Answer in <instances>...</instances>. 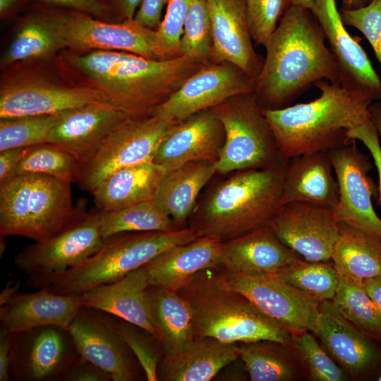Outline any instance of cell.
Returning <instances> with one entry per match:
<instances>
[{
	"label": "cell",
	"mask_w": 381,
	"mask_h": 381,
	"mask_svg": "<svg viewBox=\"0 0 381 381\" xmlns=\"http://www.w3.org/2000/svg\"><path fill=\"white\" fill-rule=\"evenodd\" d=\"M18 282L8 283L0 294V306L7 303L18 292Z\"/></svg>",
	"instance_id": "cell-56"
},
{
	"label": "cell",
	"mask_w": 381,
	"mask_h": 381,
	"mask_svg": "<svg viewBox=\"0 0 381 381\" xmlns=\"http://www.w3.org/2000/svg\"><path fill=\"white\" fill-rule=\"evenodd\" d=\"M313 12L321 26L337 61L339 84L363 93L373 101L381 99V78L367 53L345 28L335 0H315Z\"/></svg>",
	"instance_id": "cell-20"
},
{
	"label": "cell",
	"mask_w": 381,
	"mask_h": 381,
	"mask_svg": "<svg viewBox=\"0 0 381 381\" xmlns=\"http://www.w3.org/2000/svg\"><path fill=\"white\" fill-rule=\"evenodd\" d=\"M164 174L153 162L119 169L92 193L95 207L109 212L153 200Z\"/></svg>",
	"instance_id": "cell-31"
},
{
	"label": "cell",
	"mask_w": 381,
	"mask_h": 381,
	"mask_svg": "<svg viewBox=\"0 0 381 381\" xmlns=\"http://www.w3.org/2000/svg\"><path fill=\"white\" fill-rule=\"evenodd\" d=\"M212 25L211 59L231 64L256 80L264 59L253 45L246 0H206Z\"/></svg>",
	"instance_id": "cell-21"
},
{
	"label": "cell",
	"mask_w": 381,
	"mask_h": 381,
	"mask_svg": "<svg viewBox=\"0 0 381 381\" xmlns=\"http://www.w3.org/2000/svg\"><path fill=\"white\" fill-rule=\"evenodd\" d=\"M215 173L214 163L208 161L181 165L163 175L153 201L178 226L192 214L200 192Z\"/></svg>",
	"instance_id": "cell-32"
},
{
	"label": "cell",
	"mask_w": 381,
	"mask_h": 381,
	"mask_svg": "<svg viewBox=\"0 0 381 381\" xmlns=\"http://www.w3.org/2000/svg\"><path fill=\"white\" fill-rule=\"evenodd\" d=\"M330 261L309 262L301 258L275 279L320 302L332 301L338 283V274Z\"/></svg>",
	"instance_id": "cell-39"
},
{
	"label": "cell",
	"mask_w": 381,
	"mask_h": 381,
	"mask_svg": "<svg viewBox=\"0 0 381 381\" xmlns=\"http://www.w3.org/2000/svg\"><path fill=\"white\" fill-rule=\"evenodd\" d=\"M372 0H341L343 9H356L368 5Z\"/></svg>",
	"instance_id": "cell-58"
},
{
	"label": "cell",
	"mask_w": 381,
	"mask_h": 381,
	"mask_svg": "<svg viewBox=\"0 0 381 381\" xmlns=\"http://www.w3.org/2000/svg\"><path fill=\"white\" fill-rule=\"evenodd\" d=\"M193 0H169L165 15L155 30L154 52L157 59L181 56V39Z\"/></svg>",
	"instance_id": "cell-44"
},
{
	"label": "cell",
	"mask_w": 381,
	"mask_h": 381,
	"mask_svg": "<svg viewBox=\"0 0 381 381\" xmlns=\"http://www.w3.org/2000/svg\"><path fill=\"white\" fill-rule=\"evenodd\" d=\"M332 358L353 380L381 373V347L337 310L332 301L320 302L313 332Z\"/></svg>",
	"instance_id": "cell-18"
},
{
	"label": "cell",
	"mask_w": 381,
	"mask_h": 381,
	"mask_svg": "<svg viewBox=\"0 0 381 381\" xmlns=\"http://www.w3.org/2000/svg\"><path fill=\"white\" fill-rule=\"evenodd\" d=\"M325 40L310 10L289 8L264 44L266 56L253 91L262 109L289 107L321 80L339 83V66Z\"/></svg>",
	"instance_id": "cell-1"
},
{
	"label": "cell",
	"mask_w": 381,
	"mask_h": 381,
	"mask_svg": "<svg viewBox=\"0 0 381 381\" xmlns=\"http://www.w3.org/2000/svg\"><path fill=\"white\" fill-rule=\"evenodd\" d=\"M83 207L65 228L18 252L14 258L17 268L29 277L48 276L73 268L97 253L106 241L102 210L85 212Z\"/></svg>",
	"instance_id": "cell-10"
},
{
	"label": "cell",
	"mask_w": 381,
	"mask_h": 381,
	"mask_svg": "<svg viewBox=\"0 0 381 381\" xmlns=\"http://www.w3.org/2000/svg\"><path fill=\"white\" fill-rule=\"evenodd\" d=\"M82 306L81 295L58 294L41 288L32 293L18 292L1 306L0 321L11 332L45 325L68 329Z\"/></svg>",
	"instance_id": "cell-25"
},
{
	"label": "cell",
	"mask_w": 381,
	"mask_h": 381,
	"mask_svg": "<svg viewBox=\"0 0 381 381\" xmlns=\"http://www.w3.org/2000/svg\"><path fill=\"white\" fill-rule=\"evenodd\" d=\"M97 102H112L93 86L69 87L19 78L1 83L0 119L55 114Z\"/></svg>",
	"instance_id": "cell-17"
},
{
	"label": "cell",
	"mask_w": 381,
	"mask_h": 381,
	"mask_svg": "<svg viewBox=\"0 0 381 381\" xmlns=\"http://www.w3.org/2000/svg\"><path fill=\"white\" fill-rule=\"evenodd\" d=\"M169 0H143L134 20L143 26L156 30L162 21L164 6Z\"/></svg>",
	"instance_id": "cell-50"
},
{
	"label": "cell",
	"mask_w": 381,
	"mask_h": 381,
	"mask_svg": "<svg viewBox=\"0 0 381 381\" xmlns=\"http://www.w3.org/2000/svg\"><path fill=\"white\" fill-rule=\"evenodd\" d=\"M80 162L61 147L49 143L27 147L14 175L44 174L73 183L78 182Z\"/></svg>",
	"instance_id": "cell-38"
},
{
	"label": "cell",
	"mask_w": 381,
	"mask_h": 381,
	"mask_svg": "<svg viewBox=\"0 0 381 381\" xmlns=\"http://www.w3.org/2000/svg\"><path fill=\"white\" fill-rule=\"evenodd\" d=\"M64 380L112 381V378L107 372L78 356L71 367Z\"/></svg>",
	"instance_id": "cell-49"
},
{
	"label": "cell",
	"mask_w": 381,
	"mask_h": 381,
	"mask_svg": "<svg viewBox=\"0 0 381 381\" xmlns=\"http://www.w3.org/2000/svg\"><path fill=\"white\" fill-rule=\"evenodd\" d=\"M63 112L0 119V151L47 142Z\"/></svg>",
	"instance_id": "cell-41"
},
{
	"label": "cell",
	"mask_w": 381,
	"mask_h": 381,
	"mask_svg": "<svg viewBox=\"0 0 381 381\" xmlns=\"http://www.w3.org/2000/svg\"><path fill=\"white\" fill-rule=\"evenodd\" d=\"M178 293L191 309L194 338L210 337L228 344L258 340L290 344L292 334L284 325L222 284L214 269L196 273Z\"/></svg>",
	"instance_id": "cell-5"
},
{
	"label": "cell",
	"mask_w": 381,
	"mask_h": 381,
	"mask_svg": "<svg viewBox=\"0 0 381 381\" xmlns=\"http://www.w3.org/2000/svg\"><path fill=\"white\" fill-rule=\"evenodd\" d=\"M179 121L155 115L129 116L80 164L78 183L92 193L113 172L154 160L159 146Z\"/></svg>",
	"instance_id": "cell-9"
},
{
	"label": "cell",
	"mask_w": 381,
	"mask_h": 381,
	"mask_svg": "<svg viewBox=\"0 0 381 381\" xmlns=\"http://www.w3.org/2000/svg\"><path fill=\"white\" fill-rule=\"evenodd\" d=\"M66 13L42 8L26 16L1 56V66L47 58L67 47L62 35Z\"/></svg>",
	"instance_id": "cell-30"
},
{
	"label": "cell",
	"mask_w": 381,
	"mask_h": 381,
	"mask_svg": "<svg viewBox=\"0 0 381 381\" xmlns=\"http://www.w3.org/2000/svg\"><path fill=\"white\" fill-rule=\"evenodd\" d=\"M211 109L224 131L214 163L217 173L265 168L284 158L253 92L231 97Z\"/></svg>",
	"instance_id": "cell-8"
},
{
	"label": "cell",
	"mask_w": 381,
	"mask_h": 381,
	"mask_svg": "<svg viewBox=\"0 0 381 381\" xmlns=\"http://www.w3.org/2000/svg\"><path fill=\"white\" fill-rule=\"evenodd\" d=\"M320 91L313 101L279 109H262L284 158L316 152H329L348 143V131L367 122L368 96L343 87L338 83L321 80Z\"/></svg>",
	"instance_id": "cell-3"
},
{
	"label": "cell",
	"mask_w": 381,
	"mask_h": 381,
	"mask_svg": "<svg viewBox=\"0 0 381 381\" xmlns=\"http://www.w3.org/2000/svg\"><path fill=\"white\" fill-rule=\"evenodd\" d=\"M149 286L147 274L143 266L114 282L84 292L81 294L83 306L137 325L158 339L147 312L146 291Z\"/></svg>",
	"instance_id": "cell-29"
},
{
	"label": "cell",
	"mask_w": 381,
	"mask_h": 381,
	"mask_svg": "<svg viewBox=\"0 0 381 381\" xmlns=\"http://www.w3.org/2000/svg\"><path fill=\"white\" fill-rule=\"evenodd\" d=\"M78 356L68 330L61 327L11 332V375L16 380H64Z\"/></svg>",
	"instance_id": "cell-14"
},
{
	"label": "cell",
	"mask_w": 381,
	"mask_h": 381,
	"mask_svg": "<svg viewBox=\"0 0 381 381\" xmlns=\"http://www.w3.org/2000/svg\"><path fill=\"white\" fill-rule=\"evenodd\" d=\"M67 61L131 116L151 115L205 64L185 56L157 59L102 50L71 54Z\"/></svg>",
	"instance_id": "cell-2"
},
{
	"label": "cell",
	"mask_w": 381,
	"mask_h": 381,
	"mask_svg": "<svg viewBox=\"0 0 381 381\" xmlns=\"http://www.w3.org/2000/svg\"><path fill=\"white\" fill-rule=\"evenodd\" d=\"M344 25L359 30L371 45L381 66V0H372L356 9L340 8Z\"/></svg>",
	"instance_id": "cell-46"
},
{
	"label": "cell",
	"mask_w": 381,
	"mask_h": 381,
	"mask_svg": "<svg viewBox=\"0 0 381 381\" xmlns=\"http://www.w3.org/2000/svg\"><path fill=\"white\" fill-rule=\"evenodd\" d=\"M11 332L1 326L0 329V381L11 378Z\"/></svg>",
	"instance_id": "cell-52"
},
{
	"label": "cell",
	"mask_w": 381,
	"mask_h": 381,
	"mask_svg": "<svg viewBox=\"0 0 381 381\" xmlns=\"http://www.w3.org/2000/svg\"><path fill=\"white\" fill-rule=\"evenodd\" d=\"M365 290L381 314V274L363 280Z\"/></svg>",
	"instance_id": "cell-54"
},
{
	"label": "cell",
	"mask_w": 381,
	"mask_h": 381,
	"mask_svg": "<svg viewBox=\"0 0 381 381\" xmlns=\"http://www.w3.org/2000/svg\"><path fill=\"white\" fill-rule=\"evenodd\" d=\"M339 313L368 335L381 338V314L367 294L363 279L338 274L332 301Z\"/></svg>",
	"instance_id": "cell-36"
},
{
	"label": "cell",
	"mask_w": 381,
	"mask_h": 381,
	"mask_svg": "<svg viewBox=\"0 0 381 381\" xmlns=\"http://www.w3.org/2000/svg\"><path fill=\"white\" fill-rule=\"evenodd\" d=\"M71 183L44 174L13 176L0 183V234L40 241L76 216Z\"/></svg>",
	"instance_id": "cell-7"
},
{
	"label": "cell",
	"mask_w": 381,
	"mask_h": 381,
	"mask_svg": "<svg viewBox=\"0 0 381 381\" xmlns=\"http://www.w3.org/2000/svg\"><path fill=\"white\" fill-rule=\"evenodd\" d=\"M291 5L306 8L312 12H314L315 9V0H291Z\"/></svg>",
	"instance_id": "cell-59"
},
{
	"label": "cell",
	"mask_w": 381,
	"mask_h": 381,
	"mask_svg": "<svg viewBox=\"0 0 381 381\" xmlns=\"http://www.w3.org/2000/svg\"><path fill=\"white\" fill-rule=\"evenodd\" d=\"M278 238L302 259L331 260L339 236L333 209L308 202L284 204L269 224Z\"/></svg>",
	"instance_id": "cell-16"
},
{
	"label": "cell",
	"mask_w": 381,
	"mask_h": 381,
	"mask_svg": "<svg viewBox=\"0 0 381 381\" xmlns=\"http://www.w3.org/2000/svg\"><path fill=\"white\" fill-rule=\"evenodd\" d=\"M101 1H104V2H105V3L108 4H109V0H101Z\"/></svg>",
	"instance_id": "cell-61"
},
{
	"label": "cell",
	"mask_w": 381,
	"mask_h": 381,
	"mask_svg": "<svg viewBox=\"0 0 381 381\" xmlns=\"http://www.w3.org/2000/svg\"><path fill=\"white\" fill-rule=\"evenodd\" d=\"M301 258L267 225L222 242L220 266L249 276L275 278Z\"/></svg>",
	"instance_id": "cell-24"
},
{
	"label": "cell",
	"mask_w": 381,
	"mask_h": 381,
	"mask_svg": "<svg viewBox=\"0 0 381 381\" xmlns=\"http://www.w3.org/2000/svg\"><path fill=\"white\" fill-rule=\"evenodd\" d=\"M47 5L69 8L71 11L88 14L107 20L112 15L109 4L101 0H38Z\"/></svg>",
	"instance_id": "cell-48"
},
{
	"label": "cell",
	"mask_w": 381,
	"mask_h": 381,
	"mask_svg": "<svg viewBox=\"0 0 381 381\" xmlns=\"http://www.w3.org/2000/svg\"><path fill=\"white\" fill-rule=\"evenodd\" d=\"M255 85V80L231 64L207 62L157 106L152 114L180 122L231 97L253 92Z\"/></svg>",
	"instance_id": "cell-13"
},
{
	"label": "cell",
	"mask_w": 381,
	"mask_h": 381,
	"mask_svg": "<svg viewBox=\"0 0 381 381\" xmlns=\"http://www.w3.org/2000/svg\"><path fill=\"white\" fill-rule=\"evenodd\" d=\"M129 116L112 102L92 103L67 110L51 130L47 142L67 151L82 164Z\"/></svg>",
	"instance_id": "cell-22"
},
{
	"label": "cell",
	"mask_w": 381,
	"mask_h": 381,
	"mask_svg": "<svg viewBox=\"0 0 381 381\" xmlns=\"http://www.w3.org/2000/svg\"><path fill=\"white\" fill-rule=\"evenodd\" d=\"M200 236L201 234L193 226L169 231L121 233L106 239L97 253L78 266L59 274L28 277L27 282L58 294L81 295L123 277L172 246Z\"/></svg>",
	"instance_id": "cell-6"
},
{
	"label": "cell",
	"mask_w": 381,
	"mask_h": 381,
	"mask_svg": "<svg viewBox=\"0 0 381 381\" xmlns=\"http://www.w3.org/2000/svg\"><path fill=\"white\" fill-rule=\"evenodd\" d=\"M380 341H381V338H380Z\"/></svg>",
	"instance_id": "cell-62"
},
{
	"label": "cell",
	"mask_w": 381,
	"mask_h": 381,
	"mask_svg": "<svg viewBox=\"0 0 381 381\" xmlns=\"http://www.w3.org/2000/svg\"><path fill=\"white\" fill-rule=\"evenodd\" d=\"M238 358L236 344L210 337L194 338L179 350L163 354L157 368V380L209 381Z\"/></svg>",
	"instance_id": "cell-28"
},
{
	"label": "cell",
	"mask_w": 381,
	"mask_h": 381,
	"mask_svg": "<svg viewBox=\"0 0 381 381\" xmlns=\"http://www.w3.org/2000/svg\"><path fill=\"white\" fill-rule=\"evenodd\" d=\"M347 135L349 139L361 141L368 150L373 159L378 173L377 196L381 205V145L379 140L380 135L370 119L365 123L349 129Z\"/></svg>",
	"instance_id": "cell-47"
},
{
	"label": "cell",
	"mask_w": 381,
	"mask_h": 381,
	"mask_svg": "<svg viewBox=\"0 0 381 381\" xmlns=\"http://www.w3.org/2000/svg\"><path fill=\"white\" fill-rule=\"evenodd\" d=\"M212 25L206 0H193L181 39V56L202 64L211 59Z\"/></svg>",
	"instance_id": "cell-42"
},
{
	"label": "cell",
	"mask_w": 381,
	"mask_h": 381,
	"mask_svg": "<svg viewBox=\"0 0 381 381\" xmlns=\"http://www.w3.org/2000/svg\"><path fill=\"white\" fill-rule=\"evenodd\" d=\"M62 35L67 47L75 51H121L157 59L154 52L155 30L134 19L109 23L70 11L66 13Z\"/></svg>",
	"instance_id": "cell-19"
},
{
	"label": "cell",
	"mask_w": 381,
	"mask_h": 381,
	"mask_svg": "<svg viewBox=\"0 0 381 381\" xmlns=\"http://www.w3.org/2000/svg\"><path fill=\"white\" fill-rule=\"evenodd\" d=\"M291 6V0H246V16L253 40L264 45Z\"/></svg>",
	"instance_id": "cell-45"
},
{
	"label": "cell",
	"mask_w": 381,
	"mask_h": 381,
	"mask_svg": "<svg viewBox=\"0 0 381 381\" xmlns=\"http://www.w3.org/2000/svg\"><path fill=\"white\" fill-rule=\"evenodd\" d=\"M377 380L381 381V373L379 374V375L377 377Z\"/></svg>",
	"instance_id": "cell-60"
},
{
	"label": "cell",
	"mask_w": 381,
	"mask_h": 381,
	"mask_svg": "<svg viewBox=\"0 0 381 381\" xmlns=\"http://www.w3.org/2000/svg\"><path fill=\"white\" fill-rule=\"evenodd\" d=\"M143 0H111L112 14H115L120 21L132 20Z\"/></svg>",
	"instance_id": "cell-53"
},
{
	"label": "cell",
	"mask_w": 381,
	"mask_h": 381,
	"mask_svg": "<svg viewBox=\"0 0 381 381\" xmlns=\"http://www.w3.org/2000/svg\"><path fill=\"white\" fill-rule=\"evenodd\" d=\"M219 282L248 298L257 308L291 333L314 332L320 302L275 278L254 277L214 269Z\"/></svg>",
	"instance_id": "cell-11"
},
{
	"label": "cell",
	"mask_w": 381,
	"mask_h": 381,
	"mask_svg": "<svg viewBox=\"0 0 381 381\" xmlns=\"http://www.w3.org/2000/svg\"><path fill=\"white\" fill-rule=\"evenodd\" d=\"M236 344L238 358L251 381H294L304 371L291 347L272 340H258Z\"/></svg>",
	"instance_id": "cell-35"
},
{
	"label": "cell",
	"mask_w": 381,
	"mask_h": 381,
	"mask_svg": "<svg viewBox=\"0 0 381 381\" xmlns=\"http://www.w3.org/2000/svg\"><path fill=\"white\" fill-rule=\"evenodd\" d=\"M339 186L329 152H316L289 158L284 179L281 205L308 202L334 209Z\"/></svg>",
	"instance_id": "cell-27"
},
{
	"label": "cell",
	"mask_w": 381,
	"mask_h": 381,
	"mask_svg": "<svg viewBox=\"0 0 381 381\" xmlns=\"http://www.w3.org/2000/svg\"><path fill=\"white\" fill-rule=\"evenodd\" d=\"M221 253L222 241L211 236L172 246L144 265L150 286L178 291L200 271L219 267Z\"/></svg>",
	"instance_id": "cell-26"
},
{
	"label": "cell",
	"mask_w": 381,
	"mask_h": 381,
	"mask_svg": "<svg viewBox=\"0 0 381 381\" xmlns=\"http://www.w3.org/2000/svg\"><path fill=\"white\" fill-rule=\"evenodd\" d=\"M68 330L78 355L107 372L112 381L138 380L140 365L119 334L114 315L83 306Z\"/></svg>",
	"instance_id": "cell-15"
},
{
	"label": "cell",
	"mask_w": 381,
	"mask_h": 381,
	"mask_svg": "<svg viewBox=\"0 0 381 381\" xmlns=\"http://www.w3.org/2000/svg\"><path fill=\"white\" fill-rule=\"evenodd\" d=\"M339 186V200L333 210L338 222L345 223L381 238V218L373 205L378 186L369 176V156L355 140L329 152Z\"/></svg>",
	"instance_id": "cell-12"
},
{
	"label": "cell",
	"mask_w": 381,
	"mask_h": 381,
	"mask_svg": "<svg viewBox=\"0 0 381 381\" xmlns=\"http://www.w3.org/2000/svg\"><path fill=\"white\" fill-rule=\"evenodd\" d=\"M370 120L375 125L378 133L381 135V101H374L369 106Z\"/></svg>",
	"instance_id": "cell-55"
},
{
	"label": "cell",
	"mask_w": 381,
	"mask_h": 381,
	"mask_svg": "<svg viewBox=\"0 0 381 381\" xmlns=\"http://www.w3.org/2000/svg\"><path fill=\"white\" fill-rule=\"evenodd\" d=\"M331 261L338 274L364 279L381 274V238L339 222Z\"/></svg>",
	"instance_id": "cell-34"
},
{
	"label": "cell",
	"mask_w": 381,
	"mask_h": 381,
	"mask_svg": "<svg viewBox=\"0 0 381 381\" xmlns=\"http://www.w3.org/2000/svg\"><path fill=\"white\" fill-rule=\"evenodd\" d=\"M115 322L119 334L140 363L146 380H158L157 368L163 356L159 340L145 329L117 317Z\"/></svg>",
	"instance_id": "cell-43"
},
{
	"label": "cell",
	"mask_w": 381,
	"mask_h": 381,
	"mask_svg": "<svg viewBox=\"0 0 381 381\" xmlns=\"http://www.w3.org/2000/svg\"><path fill=\"white\" fill-rule=\"evenodd\" d=\"M289 346L300 361L304 374L313 381H346L350 375L329 354L310 331L291 335Z\"/></svg>",
	"instance_id": "cell-40"
},
{
	"label": "cell",
	"mask_w": 381,
	"mask_h": 381,
	"mask_svg": "<svg viewBox=\"0 0 381 381\" xmlns=\"http://www.w3.org/2000/svg\"><path fill=\"white\" fill-rule=\"evenodd\" d=\"M22 0H0V15L3 18L8 16L21 3Z\"/></svg>",
	"instance_id": "cell-57"
},
{
	"label": "cell",
	"mask_w": 381,
	"mask_h": 381,
	"mask_svg": "<svg viewBox=\"0 0 381 381\" xmlns=\"http://www.w3.org/2000/svg\"><path fill=\"white\" fill-rule=\"evenodd\" d=\"M26 147H16L0 151V183L13 176Z\"/></svg>",
	"instance_id": "cell-51"
},
{
	"label": "cell",
	"mask_w": 381,
	"mask_h": 381,
	"mask_svg": "<svg viewBox=\"0 0 381 381\" xmlns=\"http://www.w3.org/2000/svg\"><path fill=\"white\" fill-rule=\"evenodd\" d=\"M179 229L153 200L120 210H102L101 230L104 239L126 232L169 231Z\"/></svg>",
	"instance_id": "cell-37"
},
{
	"label": "cell",
	"mask_w": 381,
	"mask_h": 381,
	"mask_svg": "<svg viewBox=\"0 0 381 381\" xmlns=\"http://www.w3.org/2000/svg\"><path fill=\"white\" fill-rule=\"evenodd\" d=\"M289 159L235 171L210 193L191 226L223 242L269 225L282 205Z\"/></svg>",
	"instance_id": "cell-4"
},
{
	"label": "cell",
	"mask_w": 381,
	"mask_h": 381,
	"mask_svg": "<svg viewBox=\"0 0 381 381\" xmlns=\"http://www.w3.org/2000/svg\"><path fill=\"white\" fill-rule=\"evenodd\" d=\"M146 303L163 354L174 353L194 339L191 309L178 291L149 286Z\"/></svg>",
	"instance_id": "cell-33"
},
{
	"label": "cell",
	"mask_w": 381,
	"mask_h": 381,
	"mask_svg": "<svg viewBox=\"0 0 381 381\" xmlns=\"http://www.w3.org/2000/svg\"><path fill=\"white\" fill-rule=\"evenodd\" d=\"M224 142L223 126L214 112L207 109L179 122L165 136L153 162L165 173L186 163H215Z\"/></svg>",
	"instance_id": "cell-23"
}]
</instances>
